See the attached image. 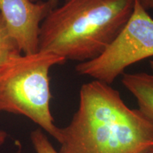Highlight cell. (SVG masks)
<instances>
[{
  "label": "cell",
  "instance_id": "obj_1",
  "mask_svg": "<svg viewBox=\"0 0 153 153\" xmlns=\"http://www.w3.org/2000/svg\"><path fill=\"white\" fill-rule=\"evenodd\" d=\"M57 141L59 153H146L153 149V121L109 85L93 80L80 88L78 109Z\"/></svg>",
  "mask_w": 153,
  "mask_h": 153
},
{
  "label": "cell",
  "instance_id": "obj_2",
  "mask_svg": "<svg viewBox=\"0 0 153 153\" xmlns=\"http://www.w3.org/2000/svg\"><path fill=\"white\" fill-rule=\"evenodd\" d=\"M135 0H65L42 22L38 51L66 61L93 60L108 48L133 12Z\"/></svg>",
  "mask_w": 153,
  "mask_h": 153
},
{
  "label": "cell",
  "instance_id": "obj_3",
  "mask_svg": "<svg viewBox=\"0 0 153 153\" xmlns=\"http://www.w3.org/2000/svg\"><path fill=\"white\" fill-rule=\"evenodd\" d=\"M66 62L51 53H22L0 68V111L22 115L58 140L60 128L50 109L49 71Z\"/></svg>",
  "mask_w": 153,
  "mask_h": 153
},
{
  "label": "cell",
  "instance_id": "obj_4",
  "mask_svg": "<svg viewBox=\"0 0 153 153\" xmlns=\"http://www.w3.org/2000/svg\"><path fill=\"white\" fill-rule=\"evenodd\" d=\"M153 56V19L137 0L122 30L101 54L79 62L75 70L80 75L111 85L134 63Z\"/></svg>",
  "mask_w": 153,
  "mask_h": 153
},
{
  "label": "cell",
  "instance_id": "obj_5",
  "mask_svg": "<svg viewBox=\"0 0 153 153\" xmlns=\"http://www.w3.org/2000/svg\"><path fill=\"white\" fill-rule=\"evenodd\" d=\"M52 9L47 1L0 0V14L23 54L38 51L40 26Z\"/></svg>",
  "mask_w": 153,
  "mask_h": 153
},
{
  "label": "cell",
  "instance_id": "obj_6",
  "mask_svg": "<svg viewBox=\"0 0 153 153\" xmlns=\"http://www.w3.org/2000/svg\"><path fill=\"white\" fill-rule=\"evenodd\" d=\"M124 87L137 99L139 110L153 121V76L146 72L124 73Z\"/></svg>",
  "mask_w": 153,
  "mask_h": 153
},
{
  "label": "cell",
  "instance_id": "obj_7",
  "mask_svg": "<svg viewBox=\"0 0 153 153\" xmlns=\"http://www.w3.org/2000/svg\"><path fill=\"white\" fill-rule=\"evenodd\" d=\"M21 53L0 14V68L11 57Z\"/></svg>",
  "mask_w": 153,
  "mask_h": 153
},
{
  "label": "cell",
  "instance_id": "obj_8",
  "mask_svg": "<svg viewBox=\"0 0 153 153\" xmlns=\"http://www.w3.org/2000/svg\"><path fill=\"white\" fill-rule=\"evenodd\" d=\"M30 137L36 153H59L50 142L42 129L38 128L32 131Z\"/></svg>",
  "mask_w": 153,
  "mask_h": 153
},
{
  "label": "cell",
  "instance_id": "obj_9",
  "mask_svg": "<svg viewBox=\"0 0 153 153\" xmlns=\"http://www.w3.org/2000/svg\"><path fill=\"white\" fill-rule=\"evenodd\" d=\"M145 9H151L153 4V0H137Z\"/></svg>",
  "mask_w": 153,
  "mask_h": 153
},
{
  "label": "cell",
  "instance_id": "obj_10",
  "mask_svg": "<svg viewBox=\"0 0 153 153\" xmlns=\"http://www.w3.org/2000/svg\"><path fill=\"white\" fill-rule=\"evenodd\" d=\"M30 1H33V2H37L39 0H30ZM59 1H60V0H47V1L50 4V5L52 7L53 9H54L55 7H57Z\"/></svg>",
  "mask_w": 153,
  "mask_h": 153
},
{
  "label": "cell",
  "instance_id": "obj_11",
  "mask_svg": "<svg viewBox=\"0 0 153 153\" xmlns=\"http://www.w3.org/2000/svg\"><path fill=\"white\" fill-rule=\"evenodd\" d=\"M7 137V133L4 131H0V146L5 143Z\"/></svg>",
  "mask_w": 153,
  "mask_h": 153
},
{
  "label": "cell",
  "instance_id": "obj_12",
  "mask_svg": "<svg viewBox=\"0 0 153 153\" xmlns=\"http://www.w3.org/2000/svg\"><path fill=\"white\" fill-rule=\"evenodd\" d=\"M150 68H151V70H152V75L153 76V60H151L150 61Z\"/></svg>",
  "mask_w": 153,
  "mask_h": 153
},
{
  "label": "cell",
  "instance_id": "obj_13",
  "mask_svg": "<svg viewBox=\"0 0 153 153\" xmlns=\"http://www.w3.org/2000/svg\"><path fill=\"white\" fill-rule=\"evenodd\" d=\"M146 153H153V149L152 150H150V151H149V152H146Z\"/></svg>",
  "mask_w": 153,
  "mask_h": 153
},
{
  "label": "cell",
  "instance_id": "obj_14",
  "mask_svg": "<svg viewBox=\"0 0 153 153\" xmlns=\"http://www.w3.org/2000/svg\"><path fill=\"white\" fill-rule=\"evenodd\" d=\"M151 9H153V4H152V7H151Z\"/></svg>",
  "mask_w": 153,
  "mask_h": 153
}]
</instances>
